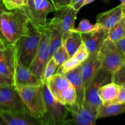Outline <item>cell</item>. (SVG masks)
I'll use <instances>...</instances> for the list:
<instances>
[{
	"mask_svg": "<svg viewBox=\"0 0 125 125\" xmlns=\"http://www.w3.org/2000/svg\"><path fill=\"white\" fill-rule=\"evenodd\" d=\"M52 58L55 60V62L58 65V68L61 67L66 61L69 59L66 49L62 45L61 48L58 49L52 56Z\"/></svg>",
	"mask_w": 125,
	"mask_h": 125,
	"instance_id": "83f0119b",
	"label": "cell"
},
{
	"mask_svg": "<svg viewBox=\"0 0 125 125\" xmlns=\"http://www.w3.org/2000/svg\"><path fill=\"white\" fill-rule=\"evenodd\" d=\"M101 27L96 23L95 24H92L88 20H82L80 22L78 26L76 28H74L72 31L83 34L93 31Z\"/></svg>",
	"mask_w": 125,
	"mask_h": 125,
	"instance_id": "484cf974",
	"label": "cell"
},
{
	"mask_svg": "<svg viewBox=\"0 0 125 125\" xmlns=\"http://www.w3.org/2000/svg\"><path fill=\"white\" fill-rule=\"evenodd\" d=\"M119 1H120V2H121V4L125 3V0H119Z\"/></svg>",
	"mask_w": 125,
	"mask_h": 125,
	"instance_id": "ab89813d",
	"label": "cell"
},
{
	"mask_svg": "<svg viewBox=\"0 0 125 125\" xmlns=\"http://www.w3.org/2000/svg\"><path fill=\"white\" fill-rule=\"evenodd\" d=\"M84 1L85 0H71L69 5L78 12V10L83 7Z\"/></svg>",
	"mask_w": 125,
	"mask_h": 125,
	"instance_id": "d6a6232c",
	"label": "cell"
},
{
	"mask_svg": "<svg viewBox=\"0 0 125 125\" xmlns=\"http://www.w3.org/2000/svg\"><path fill=\"white\" fill-rule=\"evenodd\" d=\"M47 85L54 99L66 106L75 103V92L68 79L60 74L55 73L47 82Z\"/></svg>",
	"mask_w": 125,
	"mask_h": 125,
	"instance_id": "277c9868",
	"label": "cell"
},
{
	"mask_svg": "<svg viewBox=\"0 0 125 125\" xmlns=\"http://www.w3.org/2000/svg\"><path fill=\"white\" fill-rule=\"evenodd\" d=\"M81 36L82 42L89 54L98 52L102 44L107 38L102 28L89 32L81 34Z\"/></svg>",
	"mask_w": 125,
	"mask_h": 125,
	"instance_id": "ac0fdd59",
	"label": "cell"
},
{
	"mask_svg": "<svg viewBox=\"0 0 125 125\" xmlns=\"http://www.w3.org/2000/svg\"><path fill=\"white\" fill-rule=\"evenodd\" d=\"M55 8L58 9L62 6H68L70 4L71 0H50Z\"/></svg>",
	"mask_w": 125,
	"mask_h": 125,
	"instance_id": "1f68e13d",
	"label": "cell"
},
{
	"mask_svg": "<svg viewBox=\"0 0 125 125\" xmlns=\"http://www.w3.org/2000/svg\"><path fill=\"white\" fill-rule=\"evenodd\" d=\"M112 82L118 85L125 84V63L113 73Z\"/></svg>",
	"mask_w": 125,
	"mask_h": 125,
	"instance_id": "f546056e",
	"label": "cell"
},
{
	"mask_svg": "<svg viewBox=\"0 0 125 125\" xmlns=\"http://www.w3.org/2000/svg\"><path fill=\"white\" fill-rule=\"evenodd\" d=\"M46 107V111L41 118L46 125H64L69 117L67 106L64 105L54 99L46 83L40 85Z\"/></svg>",
	"mask_w": 125,
	"mask_h": 125,
	"instance_id": "3957f363",
	"label": "cell"
},
{
	"mask_svg": "<svg viewBox=\"0 0 125 125\" xmlns=\"http://www.w3.org/2000/svg\"><path fill=\"white\" fill-rule=\"evenodd\" d=\"M100 68L113 73L125 63V54L115 42L106 39L98 52Z\"/></svg>",
	"mask_w": 125,
	"mask_h": 125,
	"instance_id": "5b68a950",
	"label": "cell"
},
{
	"mask_svg": "<svg viewBox=\"0 0 125 125\" xmlns=\"http://www.w3.org/2000/svg\"><path fill=\"white\" fill-rule=\"evenodd\" d=\"M95 1V0H85L84 2H83V6H85V5L91 3V2H93V1Z\"/></svg>",
	"mask_w": 125,
	"mask_h": 125,
	"instance_id": "74e56055",
	"label": "cell"
},
{
	"mask_svg": "<svg viewBox=\"0 0 125 125\" xmlns=\"http://www.w3.org/2000/svg\"><path fill=\"white\" fill-rule=\"evenodd\" d=\"M40 40L36 56L29 69L34 75L42 81L44 70L49 61V43L51 29L49 22L39 29Z\"/></svg>",
	"mask_w": 125,
	"mask_h": 125,
	"instance_id": "ba28073f",
	"label": "cell"
},
{
	"mask_svg": "<svg viewBox=\"0 0 125 125\" xmlns=\"http://www.w3.org/2000/svg\"><path fill=\"white\" fill-rule=\"evenodd\" d=\"M6 48V46H5V45L4 44V43L2 42V41L1 40V39H0V51H1V50H4V49H5Z\"/></svg>",
	"mask_w": 125,
	"mask_h": 125,
	"instance_id": "8d00e7d4",
	"label": "cell"
},
{
	"mask_svg": "<svg viewBox=\"0 0 125 125\" xmlns=\"http://www.w3.org/2000/svg\"><path fill=\"white\" fill-rule=\"evenodd\" d=\"M82 43L83 42L80 33L71 31L69 35L65 38L63 42V46L69 58L75 53Z\"/></svg>",
	"mask_w": 125,
	"mask_h": 125,
	"instance_id": "603a6c76",
	"label": "cell"
},
{
	"mask_svg": "<svg viewBox=\"0 0 125 125\" xmlns=\"http://www.w3.org/2000/svg\"><path fill=\"white\" fill-rule=\"evenodd\" d=\"M123 17L122 4H120L110 10L99 13L97 16L96 23L103 28L105 34L107 37L110 29L120 21Z\"/></svg>",
	"mask_w": 125,
	"mask_h": 125,
	"instance_id": "2e32d148",
	"label": "cell"
},
{
	"mask_svg": "<svg viewBox=\"0 0 125 125\" xmlns=\"http://www.w3.org/2000/svg\"><path fill=\"white\" fill-rule=\"evenodd\" d=\"M125 18L123 17L121 20L118 22L113 27L110 29L107 39L113 42L125 38Z\"/></svg>",
	"mask_w": 125,
	"mask_h": 125,
	"instance_id": "d4e9b609",
	"label": "cell"
},
{
	"mask_svg": "<svg viewBox=\"0 0 125 125\" xmlns=\"http://www.w3.org/2000/svg\"><path fill=\"white\" fill-rule=\"evenodd\" d=\"M51 28V27H50ZM51 32L49 43V58L52 57L53 54L63 45V34L55 28H51Z\"/></svg>",
	"mask_w": 125,
	"mask_h": 125,
	"instance_id": "cb8c5ba5",
	"label": "cell"
},
{
	"mask_svg": "<svg viewBox=\"0 0 125 125\" xmlns=\"http://www.w3.org/2000/svg\"><path fill=\"white\" fill-rule=\"evenodd\" d=\"M9 10L23 8L27 4L28 0H2Z\"/></svg>",
	"mask_w": 125,
	"mask_h": 125,
	"instance_id": "f1b7e54d",
	"label": "cell"
},
{
	"mask_svg": "<svg viewBox=\"0 0 125 125\" xmlns=\"http://www.w3.org/2000/svg\"><path fill=\"white\" fill-rule=\"evenodd\" d=\"M20 96L28 111L36 117L45 114L46 107L40 86L15 85Z\"/></svg>",
	"mask_w": 125,
	"mask_h": 125,
	"instance_id": "52a82bcc",
	"label": "cell"
},
{
	"mask_svg": "<svg viewBox=\"0 0 125 125\" xmlns=\"http://www.w3.org/2000/svg\"><path fill=\"white\" fill-rule=\"evenodd\" d=\"M119 85L111 82L103 85L99 90V96L102 104L111 103L117 96Z\"/></svg>",
	"mask_w": 125,
	"mask_h": 125,
	"instance_id": "7402d4cb",
	"label": "cell"
},
{
	"mask_svg": "<svg viewBox=\"0 0 125 125\" xmlns=\"http://www.w3.org/2000/svg\"><path fill=\"white\" fill-rule=\"evenodd\" d=\"M29 18L23 8L5 12L0 15V39L6 46H13L27 34Z\"/></svg>",
	"mask_w": 125,
	"mask_h": 125,
	"instance_id": "6da1fadb",
	"label": "cell"
},
{
	"mask_svg": "<svg viewBox=\"0 0 125 125\" xmlns=\"http://www.w3.org/2000/svg\"><path fill=\"white\" fill-rule=\"evenodd\" d=\"M89 55V52L87 50L83 43H82L75 53L72 57H70L67 61H66L61 67L58 68L56 73L64 75L67 72L80 66V65L83 61H85L88 58Z\"/></svg>",
	"mask_w": 125,
	"mask_h": 125,
	"instance_id": "d6986e66",
	"label": "cell"
},
{
	"mask_svg": "<svg viewBox=\"0 0 125 125\" xmlns=\"http://www.w3.org/2000/svg\"></svg>",
	"mask_w": 125,
	"mask_h": 125,
	"instance_id": "60d3db41",
	"label": "cell"
},
{
	"mask_svg": "<svg viewBox=\"0 0 125 125\" xmlns=\"http://www.w3.org/2000/svg\"><path fill=\"white\" fill-rule=\"evenodd\" d=\"M29 111L23 103L14 84L0 85V112Z\"/></svg>",
	"mask_w": 125,
	"mask_h": 125,
	"instance_id": "30bf717a",
	"label": "cell"
},
{
	"mask_svg": "<svg viewBox=\"0 0 125 125\" xmlns=\"http://www.w3.org/2000/svg\"><path fill=\"white\" fill-rule=\"evenodd\" d=\"M4 84H14L13 81L11 79L8 78H4L0 75V85H4Z\"/></svg>",
	"mask_w": 125,
	"mask_h": 125,
	"instance_id": "e575fe53",
	"label": "cell"
},
{
	"mask_svg": "<svg viewBox=\"0 0 125 125\" xmlns=\"http://www.w3.org/2000/svg\"><path fill=\"white\" fill-rule=\"evenodd\" d=\"M69 117L64 125H96V112L77 103L67 106Z\"/></svg>",
	"mask_w": 125,
	"mask_h": 125,
	"instance_id": "7c38bea8",
	"label": "cell"
},
{
	"mask_svg": "<svg viewBox=\"0 0 125 125\" xmlns=\"http://www.w3.org/2000/svg\"><path fill=\"white\" fill-rule=\"evenodd\" d=\"M113 73L100 68L87 89L83 106L96 112L102 103L99 96V90L102 86L112 82Z\"/></svg>",
	"mask_w": 125,
	"mask_h": 125,
	"instance_id": "8992f818",
	"label": "cell"
},
{
	"mask_svg": "<svg viewBox=\"0 0 125 125\" xmlns=\"http://www.w3.org/2000/svg\"><path fill=\"white\" fill-rule=\"evenodd\" d=\"M64 75L68 79L74 89L77 96L76 103L78 106L82 107L84 103L85 89L80 72L79 66L67 72Z\"/></svg>",
	"mask_w": 125,
	"mask_h": 125,
	"instance_id": "ffe728a7",
	"label": "cell"
},
{
	"mask_svg": "<svg viewBox=\"0 0 125 125\" xmlns=\"http://www.w3.org/2000/svg\"><path fill=\"white\" fill-rule=\"evenodd\" d=\"M14 71L15 54L13 46H6V48L0 51V75L13 81Z\"/></svg>",
	"mask_w": 125,
	"mask_h": 125,
	"instance_id": "e0dca14e",
	"label": "cell"
},
{
	"mask_svg": "<svg viewBox=\"0 0 125 125\" xmlns=\"http://www.w3.org/2000/svg\"><path fill=\"white\" fill-rule=\"evenodd\" d=\"M23 8L29 22L38 29L47 23L48 14L56 10L49 0H28L27 4Z\"/></svg>",
	"mask_w": 125,
	"mask_h": 125,
	"instance_id": "9c48e42d",
	"label": "cell"
},
{
	"mask_svg": "<svg viewBox=\"0 0 125 125\" xmlns=\"http://www.w3.org/2000/svg\"><path fill=\"white\" fill-rule=\"evenodd\" d=\"M116 45L120 50L125 54V38L115 42Z\"/></svg>",
	"mask_w": 125,
	"mask_h": 125,
	"instance_id": "836d02e7",
	"label": "cell"
},
{
	"mask_svg": "<svg viewBox=\"0 0 125 125\" xmlns=\"http://www.w3.org/2000/svg\"><path fill=\"white\" fill-rule=\"evenodd\" d=\"M9 10L5 6L4 4L3 1L2 0H0V15L2 13L5 12H8Z\"/></svg>",
	"mask_w": 125,
	"mask_h": 125,
	"instance_id": "d590c367",
	"label": "cell"
},
{
	"mask_svg": "<svg viewBox=\"0 0 125 125\" xmlns=\"http://www.w3.org/2000/svg\"><path fill=\"white\" fill-rule=\"evenodd\" d=\"M78 11L70 5L56 9L52 19L49 21L51 28H55L63 34V39L74 28V23Z\"/></svg>",
	"mask_w": 125,
	"mask_h": 125,
	"instance_id": "8fae6325",
	"label": "cell"
},
{
	"mask_svg": "<svg viewBox=\"0 0 125 125\" xmlns=\"http://www.w3.org/2000/svg\"><path fill=\"white\" fill-rule=\"evenodd\" d=\"M124 113H125V103L101 104L97 110L96 118L98 120L118 115Z\"/></svg>",
	"mask_w": 125,
	"mask_h": 125,
	"instance_id": "44dd1931",
	"label": "cell"
},
{
	"mask_svg": "<svg viewBox=\"0 0 125 125\" xmlns=\"http://www.w3.org/2000/svg\"><path fill=\"white\" fill-rule=\"evenodd\" d=\"M40 40V31L29 22L27 34L22 36L13 46L16 60L29 68L36 56Z\"/></svg>",
	"mask_w": 125,
	"mask_h": 125,
	"instance_id": "7a4b0ae2",
	"label": "cell"
},
{
	"mask_svg": "<svg viewBox=\"0 0 125 125\" xmlns=\"http://www.w3.org/2000/svg\"><path fill=\"white\" fill-rule=\"evenodd\" d=\"M122 4V9H123V17L125 18V3L121 4Z\"/></svg>",
	"mask_w": 125,
	"mask_h": 125,
	"instance_id": "f35d334b",
	"label": "cell"
},
{
	"mask_svg": "<svg viewBox=\"0 0 125 125\" xmlns=\"http://www.w3.org/2000/svg\"><path fill=\"white\" fill-rule=\"evenodd\" d=\"M58 69V65L55 62V60L51 57L48 61L44 70V75H43L42 82L47 83V81L56 73Z\"/></svg>",
	"mask_w": 125,
	"mask_h": 125,
	"instance_id": "4316f807",
	"label": "cell"
},
{
	"mask_svg": "<svg viewBox=\"0 0 125 125\" xmlns=\"http://www.w3.org/2000/svg\"><path fill=\"white\" fill-rule=\"evenodd\" d=\"M125 103V84L119 85V91L116 98L111 103Z\"/></svg>",
	"mask_w": 125,
	"mask_h": 125,
	"instance_id": "4dcf8cb0",
	"label": "cell"
},
{
	"mask_svg": "<svg viewBox=\"0 0 125 125\" xmlns=\"http://www.w3.org/2000/svg\"><path fill=\"white\" fill-rule=\"evenodd\" d=\"M0 125H46L40 117H36L29 111L0 112Z\"/></svg>",
	"mask_w": 125,
	"mask_h": 125,
	"instance_id": "4fadbf2b",
	"label": "cell"
},
{
	"mask_svg": "<svg viewBox=\"0 0 125 125\" xmlns=\"http://www.w3.org/2000/svg\"><path fill=\"white\" fill-rule=\"evenodd\" d=\"M79 67L81 76L86 89L100 68V62L98 58V52L89 54L88 58L80 65Z\"/></svg>",
	"mask_w": 125,
	"mask_h": 125,
	"instance_id": "9a60e30c",
	"label": "cell"
},
{
	"mask_svg": "<svg viewBox=\"0 0 125 125\" xmlns=\"http://www.w3.org/2000/svg\"><path fill=\"white\" fill-rule=\"evenodd\" d=\"M42 81L34 75L28 68L21 64L15 57V71L13 83L15 85H31L40 86L42 84Z\"/></svg>",
	"mask_w": 125,
	"mask_h": 125,
	"instance_id": "5bb4252c",
	"label": "cell"
}]
</instances>
